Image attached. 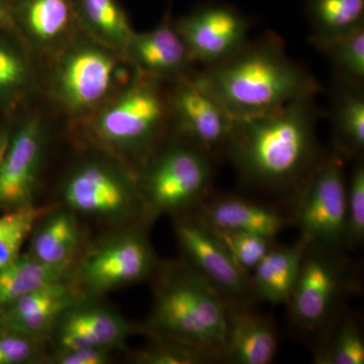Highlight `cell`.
Wrapping results in <instances>:
<instances>
[{
    "label": "cell",
    "instance_id": "36",
    "mask_svg": "<svg viewBox=\"0 0 364 364\" xmlns=\"http://www.w3.org/2000/svg\"><path fill=\"white\" fill-rule=\"evenodd\" d=\"M0 28L4 30L18 31L16 21H14L11 7L9 6L6 0H0Z\"/></svg>",
    "mask_w": 364,
    "mask_h": 364
},
{
    "label": "cell",
    "instance_id": "34",
    "mask_svg": "<svg viewBox=\"0 0 364 364\" xmlns=\"http://www.w3.org/2000/svg\"><path fill=\"white\" fill-rule=\"evenodd\" d=\"M37 338L4 329L0 332V364H21L35 360L39 354Z\"/></svg>",
    "mask_w": 364,
    "mask_h": 364
},
{
    "label": "cell",
    "instance_id": "37",
    "mask_svg": "<svg viewBox=\"0 0 364 364\" xmlns=\"http://www.w3.org/2000/svg\"><path fill=\"white\" fill-rule=\"evenodd\" d=\"M9 134L6 131H0V167H1L2 160H4V153L9 145Z\"/></svg>",
    "mask_w": 364,
    "mask_h": 364
},
{
    "label": "cell",
    "instance_id": "22",
    "mask_svg": "<svg viewBox=\"0 0 364 364\" xmlns=\"http://www.w3.org/2000/svg\"><path fill=\"white\" fill-rule=\"evenodd\" d=\"M30 238L28 254L33 258L55 267H72L80 243V229L69 208H50L36 223Z\"/></svg>",
    "mask_w": 364,
    "mask_h": 364
},
{
    "label": "cell",
    "instance_id": "24",
    "mask_svg": "<svg viewBox=\"0 0 364 364\" xmlns=\"http://www.w3.org/2000/svg\"><path fill=\"white\" fill-rule=\"evenodd\" d=\"M78 25L98 44L124 57L134 32L117 0H74Z\"/></svg>",
    "mask_w": 364,
    "mask_h": 364
},
{
    "label": "cell",
    "instance_id": "17",
    "mask_svg": "<svg viewBox=\"0 0 364 364\" xmlns=\"http://www.w3.org/2000/svg\"><path fill=\"white\" fill-rule=\"evenodd\" d=\"M226 333L221 361L233 364H268L277 350L272 321L252 312L247 303L225 299Z\"/></svg>",
    "mask_w": 364,
    "mask_h": 364
},
{
    "label": "cell",
    "instance_id": "26",
    "mask_svg": "<svg viewBox=\"0 0 364 364\" xmlns=\"http://www.w3.org/2000/svg\"><path fill=\"white\" fill-rule=\"evenodd\" d=\"M310 41L329 60L334 69V76L363 85L364 25L327 37L311 36Z\"/></svg>",
    "mask_w": 364,
    "mask_h": 364
},
{
    "label": "cell",
    "instance_id": "1",
    "mask_svg": "<svg viewBox=\"0 0 364 364\" xmlns=\"http://www.w3.org/2000/svg\"><path fill=\"white\" fill-rule=\"evenodd\" d=\"M316 95L233 119L224 151L242 178L263 188H296L322 155L316 138Z\"/></svg>",
    "mask_w": 364,
    "mask_h": 364
},
{
    "label": "cell",
    "instance_id": "30",
    "mask_svg": "<svg viewBox=\"0 0 364 364\" xmlns=\"http://www.w3.org/2000/svg\"><path fill=\"white\" fill-rule=\"evenodd\" d=\"M154 343L139 353L136 361L146 364H203L217 363L219 356L212 352L165 338L154 337Z\"/></svg>",
    "mask_w": 364,
    "mask_h": 364
},
{
    "label": "cell",
    "instance_id": "14",
    "mask_svg": "<svg viewBox=\"0 0 364 364\" xmlns=\"http://www.w3.org/2000/svg\"><path fill=\"white\" fill-rule=\"evenodd\" d=\"M45 144L44 124L39 117L26 119L9 135L0 167V210L33 205Z\"/></svg>",
    "mask_w": 364,
    "mask_h": 364
},
{
    "label": "cell",
    "instance_id": "23",
    "mask_svg": "<svg viewBox=\"0 0 364 364\" xmlns=\"http://www.w3.org/2000/svg\"><path fill=\"white\" fill-rule=\"evenodd\" d=\"M331 121L335 151L342 157L360 156L364 149L363 85L334 76Z\"/></svg>",
    "mask_w": 364,
    "mask_h": 364
},
{
    "label": "cell",
    "instance_id": "3",
    "mask_svg": "<svg viewBox=\"0 0 364 364\" xmlns=\"http://www.w3.org/2000/svg\"><path fill=\"white\" fill-rule=\"evenodd\" d=\"M160 272L147 331L205 349L221 360L226 333L224 296L186 261Z\"/></svg>",
    "mask_w": 364,
    "mask_h": 364
},
{
    "label": "cell",
    "instance_id": "4",
    "mask_svg": "<svg viewBox=\"0 0 364 364\" xmlns=\"http://www.w3.org/2000/svg\"><path fill=\"white\" fill-rule=\"evenodd\" d=\"M159 81L138 71L130 85L98 109L91 123V133L100 145L135 160L141 167L154 152L169 116L168 100Z\"/></svg>",
    "mask_w": 364,
    "mask_h": 364
},
{
    "label": "cell",
    "instance_id": "35",
    "mask_svg": "<svg viewBox=\"0 0 364 364\" xmlns=\"http://www.w3.org/2000/svg\"><path fill=\"white\" fill-rule=\"evenodd\" d=\"M109 349L78 348L59 350L54 363L59 364H105L109 361Z\"/></svg>",
    "mask_w": 364,
    "mask_h": 364
},
{
    "label": "cell",
    "instance_id": "2",
    "mask_svg": "<svg viewBox=\"0 0 364 364\" xmlns=\"http://www.w3.org/2000/svg\"><path fill=\"white\" fill-rule=\"evenodd\" d=\"M193 77L233 119L261 116L320 91L315 78L289 58L272 33L247 41L231 57Z\"/></svg>",
    "mask_w": 364,
    "mask_h": 364
},
{
    "label": "cell",
    "instance_id": "6",
    "mask_svg": "<svg viewBox=\"0 0 364 364\" xmlns=\"http://www.w3.org/2000/svg\"><path fill=\"white\" fill-rule=\"evenodd\" d=\"M62 198L75 214L117 224L146 220L138 176L124 164L90 160L67 176Z\"/></svg>",
    "mask_w": 364,
    "mask_h": 364
},
{
    "label": "cell",
    "instance_id": "33",
    "mask_svg": "<svg viewBox=\"0 0 364 364\" xmlns=\"http://www.w3.org/2000/svg\"><path fill=\"white\" fill-rule=\"evenodd\" d=\"M30 80V70L18 53L0 44V98L20 93Z\"/></svg>",
    "mask_w": 364,
    "mask_h": 364
},
{
    "label": "cell",
    "instance_id": "10",
    "mask_svg": "<svg viewBox=\"0 0 364 364\" xmlns=\"http://www.w3.org/2000/svg\"><path fill=\"white\" fill-rule=\"evenodd\" d=\"M119 67L116 52L97 42L69 48L55 70L54 87L59 102L72 114L97 109L111 95Z\"/></svg>",
    "mask_w": 364,
    "mask_h": 364
},
{
    "label": "cell",
    "instance_id": "11",
    "mask_svg": "<svg viewBox=\"0 0 364 364\" xmlns=\"http://www.w3.org/2000/svg\"><path fill=\"white\" fill-rule=\"evenodd\" d=\"M193 63L215 65L229 58L248 41L249 21L238 9L208 4L173 21Z\"/></svg>",
    "mask_w": 364,
    "mask_h": 364
},
{
    "label": "cell",
    "instance_id": "13",
    "mask_svg": "<svg viewBox=\"0 0 364 364\" xmlns=\"http://www.w3.org/2000/svg\"><path fill=\"white\" fill-rule=\"evenodd\" d=\"M193 74L176 80L169 95V116L181 138L208 153L224 150L233 119L222 105L196 82Z\"/></svg>",
    "mask_w": 364,
    "mask_h": 364
},
{
    "label": "cell",
    "instance_id": "19",
    "mask_svg": "<svg viewBox=\"0 0 364 364\" xmlns=\"http://www.w3.org/2000/svg\"><path fill=\"white\" fill-rule=\"evenodd\" d=\"M11 11L18 28L41 48L63 42L78 25L74 0H16Z\"/></svg>",
    "mask_w": 364,
    "mask_h": 364
},
{
    "label": "cell",
    "instance_id": "7",
    "mask_svg": "<svg viewBox=\"0 0 364 364\" xmlns=\"http://www.w3.org/2000/svg\"><path fill=\"white\" fill-rule=\"evenodd\" d=\"M133 223L122 231L98 242L71 268V284L85 296L107 293L136 284L156 272V254L142 223Z\"/></svg>",
    "mask_w": 364,
    "mask_h": 364
},
{
    "label": "cell",
    "instance_id": "27",
    "mask_svg": "<svg viewBox=\"0 0 364 364\" xmlns=\"http://www.w3.org/2000/svg\"><path fill=\"white\" fill-rule=\"evenodd\" d=\"M313 37H327L364 25V0H308Z\"/></svg>",
    "mask_w": 364,
    "mask_h": 364
},
{
    "label": "cell",
    "instance_id": "25",
    "mask_svg": "<svg viewBox=\"0 0 364 364\" xmlns=\"http://www.w3.org/2000/svg\"><path fill=\"white\" fill-rule=\"evenodd\" d=\"M72 267L46 264L28 253L20 254L0 269V309L42 287L69 279Z\"/></svg>",
    "mask_w": 364,
    "mask_h": 364
},
{
    "label": "cell",
    "instance_id": "29",
    "mask_svg": "<svg viewBox=\"0 0 364 364\" xmlns=\"http://www.w3.org/2000/svg\"><path fill=\"white\" fill-rule=\"evenodd\" d=\"M49 210L30 205L6 210L0 215V269L20 255L36 223Z\"/></svg>",
    "mask_w": 364,
    "mask_h": 364
},
{
    "label": "cell",
    "instance_id": "9",
    "mask_svg": "<svg viewBox=\"0 0 364 364\" xmlns=\"http://www.w3.org/2000/svg\"><path fill=\"white\" fill-rule=\"evenodd\" d=\"M346 272L339 250L306 246L287 301L291 318L303 331H317L331 320L347 287Z\"/></svg>",
    "mask_w": 364,
    "mask_h": 364
},
{
    "label": "cell",
    "instance_id": "8",
    "mask_svg": "<svg viewBox=\"0 0 364 364\" xmlns=\"http://www.w3.org/2000/svg\"><path fill=\"white\" fill-rule=\"evenodd\" d=\"M294 218L308 246L345 247L347 178L343 157L334 151L321 156L296 186Z\"/></svg>",
    "mask_w": 364,
    "mask_h": 364
},
{
    "label": "cell",
    "instance_id": "20",
    "mask_svg": "<svg viewBox=\"0 0 364 364\" xmlns=\"http://www.w3.org/2000/svg\"><path fill=\"white\" fill-rule=\"evenodd\" d=\"M196 217L213 229L248 232L273 239L287 223L273 208L234 196L203 203Z\"/></svg>",
    "mask_w": 364,
    "mask_h": 364
},
{
    "label": "cell",
    "instance_id": "18",
    "mask_svg": "<svg viewBox=\"0 0 364 364\" xmlns=\"http://www.w3.org/2000/svg\"><path fill=\"white\" fill-rule=\"evenodd\" d=\"M83 298L77 289L65 279L26 294L1 309L6 329L32 338L52 332L62 314Z\"/></svg>",
    "mask_w": 364,
    "mask_h": 364
},
{
    "label": "cell",
    "instance_id": "16",
    "mask_svg": "<svg viewBox=\"0 0 364 364\" xmlns=\"http://www.w3.org/2000/svg\"><path fill=\"white\" fill-rule=\"evenodd\" d=\"M124 58L145 75L178 80L195 73L193 62L173 21L165 18L149 32L134 33Z\"/></svg>",
    "mask_w": 364,
    "mask_h": 364
},
{
    "label": "cell",
    "instance_id": "12",
    "mask_svg": "<svg viewBox=\"0 0 364 364\" xmlns=\"http://www.w3.org/2000/svg\"><path fill=\"white\" fill-rule=\"evenodd\" d=\"M177 240L186 262L202 274L225 299L247 303L254 296L247 272L234 260L213 230L196 217L181 218Z\"/></svg>",
    "mask_w": 364,
    "mask_h": 364
},
{
    "label": "cell",
    "instance_id": "28",
    "mask_svg": "<svg viewBox=\"0 0 364 364\" xmlns=\"http://www.w3.org/2000/svg\"><path fill=\"white\" fill-rule=\"evenodd\" d=\"M324 343L315 353L318 364H363L364 340L358 326L352 318L335 323Z\"/></svg>",
    "mask_w": 364,
    "mask_h": 364
},
{
    "label": "cell",
    "instance_id": "15",
    "mask_svg": "<svg viewBox=\"0 0 364 364\" xmlns=\"http://www.w3.org/2000/svg\"><path fill=\"white\" fill-rule=\"evenodd\" d=\"M136 328L119 314L83 298L69 306L52 332L59 350L122 346Z\"/></svg>",
    "mask_w": 364,
    "mask_h": 364
},
{
    "label": "cell",
    "instance_id": "21",
    "mask_svg": "<svg viewBox=\"0 0 364 364\" xmlns=\"http://www.w3.org/2000/svg\"><path fill=\"white\" fill-rule=\"evenodd\" d=\"M306 243L299 238L293 245L273 246L254 267L250 277L254 296L273 304H287L298 279Z\"/></svg>",
    "mask_w": 364,
    "mask_h": 364
},
{
    "label": "cell",
    "instance_id": "31",
    "mask_svg": "<svg viewBox=\"0 0 364 364\" xmlns=\"http://www.w3.org/2000/svg\"><path fill=\"white\" fill-rule=\"evenodd\" d=\"M210 229L229 251L234 260L246 272L254 269L268 251L274 246L273 238L263 235L215 230L213 228Z\"/></svg>",
    "mask_w": 364,
    "mask_h": 364
},
{
    "label": "cell",
    "instance_id": "5",
    "mask_svg": "<svg viewBox=\"0 0 364 364\" xmlns=\"http://www.w3.org/2000/svg\"><path fill=\"white\" fill-rule=\"evenodd\" d=\"M212 179L210 155L183 139L153 152L138 176L146 219L198 205L207 196Z\"/></svg>",
    "mask_w": 364,
    "mask_h": 364
},
{
    "label": "cell",
    "instance_id": "38",
    "mask_svg": "<svg viewBox=\"0 0 364 364\" xmlns=\"http://www.w3.org/2000/svg\"><path fill=\"white\" fill-rule=\"evenodd\" d=\"M4 329H6V326H4V314L0 309V332L4 331Z\"/></svg>",
    "mask_w": 364,
    "mask_h": 364
},
{
    "label": "cell",
    "instance_id": "32",
    "mask_svg": "<svg viewBox=\"0 0 364 364\" xmlns=\"http://www.w3.org/2000/svg\"><path fill=\"white\" fill-rule=\"evenodd\" d=\"M364 239V166L358 161L347 179L345 247L358 246Z\"/></svg>",
    "mask_w": 364,
    "mask_h": 364
}]
</instances>
